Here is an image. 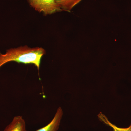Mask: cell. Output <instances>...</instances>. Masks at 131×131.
Returning a JSON list of instances; mask_svg holds the SVG:
<instances>
[{
    "label": "cell",
    "instance_id": "obj_1",
    "mask_svg": "<svg viewBox=\"0 0 131 131\" xmlns=\"http://www.w3.org/2000/svg\"><path fill=\"white\" fill-rule=\"evenodd\" d=\"M45 54V49L40 47L31 48L25 46L8 49L5 54L0 52V68L7 63L15 62L34 64L39 70L42 57Z\"/></svg>",
    "mask_w": 131,
    "mask_h": 131
},
{
    "label": "cell",
    "instance_id": "obj_2",
    "mask_svg": "<svg viewBox=\"0 0 131 131\" xmlns=\"http://www.w3.org/2000/svg\"><path fill=\"white\" fill-rule=\"evenodd\" d=\"M30 6L37 12L45 15H51L63 10L54 0H28Z\"/></svg>",
    "mask_w": 131,
    "mask_h": 131
},
{
    "label": "cell",
    "instance_id": "obj_3",
    "mask_svg": "<svg viewBox=\"0 0 131 131\" xmlns=\"http://www.w3.org/2000/svg\"><path fill=\"white\" fill-rule=\"evenodd\" d=\"M63 115V111L61 107L58 108L53 118L49 124L36 131H58Z\"/></svg>",
    "mask_w": 131,
    "mask_h": 131
},
{
    "label": "cell",
    "instance_id": "obj_4",
    "mask_svg": "<svg viewBox=\"0 0 131 131\" xmlns=\"http://www.w3.org/2000/svg\"><path fill=\"white\" fill-rule=\"evenodd\" d=\"M3 131H28L26 122L23 117L17 115L14 117L12 122L6 127Z\"/></svg>",
    "mask_w": 131,
    "mask_h": 131
},
{
    "label": "cell",
    "instance_id": "obj_5",
    "mask_svg": "<svg viewBox=\"0 0 131 131\" xmlns=\"http://www.w3.org/2000/svg\"><path fill=\"white\" fill-rule=\"evenodd\" d=\"M55 2L63 11L70 12L76 5L82 0H54Z\"/></svg>",
    "mask_w": 131,
    "mask_h": 131
},
{
    "label": "cell",
    "instance_id": "obj_6",
    "mask_svg": "<svg viewBox=\"0 0 131 131\" xmlns=\"http://www.w3.org/2000/svg\"><path fill=\"white\" fill-rule=\"evenodd\" d=\"M98 117L101 122H103L106 125L110 126L112 128L114 131H131V123L128 127L126 128H122L116 126L114 124L111 123L108 120L107 117L102 113H100L98 114Z\"/></svg>",
    "mask_w": 131,
    "mask_h": 131
}]
</instances>
